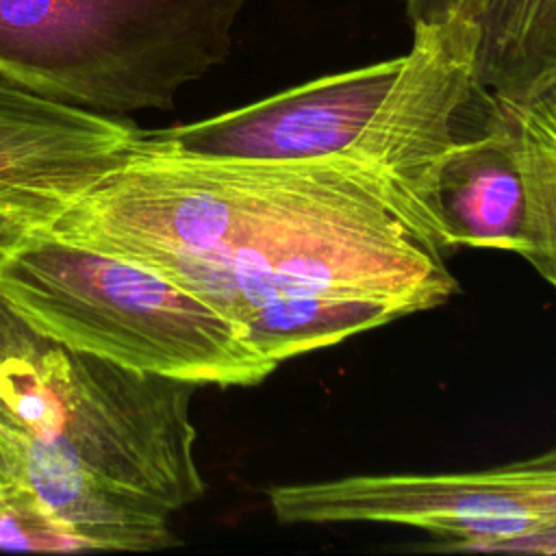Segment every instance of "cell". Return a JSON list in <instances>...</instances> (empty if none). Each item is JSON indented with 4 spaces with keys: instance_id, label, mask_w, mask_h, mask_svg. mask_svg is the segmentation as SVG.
Segmentation results:
<instances>
[{
    "instance_id": "6da1fadb",
    "label": "cell",
    "mask_w": 556,
    "mask_h": 556,
    "mask_svg": "<svg viewBox=\"0 0 556 556\" xmlns=\"http://www.w3.org/2000/svg\"><path fill=\"white\" fill-rule=\"evenodd\" d=\"M37 232L141 265L237 328L287 293L428 311L458 282L387 195L330 161L211 159L141 130L119 165Z\"/></svg>"
},
{
    "instance_id": "7a4b0ae2",
    "label": "cell",
    "mask_w": 556,
    "mask_h": 556,
    "mask_svg": "<svg viewBox=\"0 0 556 556\" xmlns=\"http://www.w3.org/2000/svg\"><path fill=\"white\" fill-rule=\"evenodd\" d=\"M195 389L70 348L0 298V443L78 552L176 543L174 515L206 489Z\"/></svg>"
},
{
    "instance_id": "3957f363",
    "label": "cell",
    "mask_w": 556,
    "mask_h": 556,
    "mask_svg": "<svg viewBox=\"0 0 556 556\" xmlns=\"http://www.w3.org/2000/svg\"><path fill=\"white\" fill-rule=\"evenodd\" d=\"M473 54L476 35L460 17L417 24L402 56L156 132L195 156L341 163L367 176L408 228L445 256L454 245L437 182L445 156L467 135L465 113L484 93Z\"/></svg>"
},
{
    "instance_id": "277c9868",
    "label": "cell",
    "mask_w": 556,
    "mask_h": 556,
    "mask_svg": "<svg viewBox=\"0 0 556 556\" xmlns=\"http://www.w3.org/2000/svg\"><path fill=\"white\" fill-rule=\"evenodd\" d=\"M0 298L70 348L195 387H254L278 367L167 278L37 230L0 254Z\"/></svg>"
},
{
    "instance_id": "5b68a950",
    "label": "cell",
    "mask_w": 556,
    "mask_h": 556,
    "mask_svg": "<svg viewBox=\"0 0 556 556\" xmlns=\"http://www.w3.org/2000/svg\"><path fill=\"white\" fill-rule=\"evenodd\" d=\"M248 2L0 0V74L100 115L165 111L226 61Z\"/></svg>"
},
{
    "instance_id": "8992f818",
    "label": "cell",
    "mask_w": 556,
    "mask_h": 556,
    "mask_svg": "<svg viewBox=\"0 0 556 556\" xmlns=\"http://www.w3.org/2000/svg\"><path fill=\"white\" fill-rule=\"evenodd\" d=\"M280 523H389L430 532L439 549L486 552L556 526V445L517 463L439 473H358L278 484Z\"/></svg>"
},
{
    "instance_id": "52a82bcc",
    "label": "cell",
    "mask_w": 556,
    "mask_h": 556,
    "mask_svg": "<svg viewBox=\"0 0 556 556\" xmlns=\"http://www.w3.org/2000/svg\"><path fill=\"white\" fill-rule=\"evenodd\" d=\"M139 132L128 117L48 100L0 74V252L119 165Z\"/></svg>"
},
{
    "instance_id": "ba28073f",
    "label": "cell",
    "mask_w": 556,
    "mask_h": 556,
    "mask_svg": "<svg viewBox=\"0 0 556 556\" xmlns=\"http://www.w3.org/2000/svg\"><path fill=\"white\" fill-rule=\"evenodd\" d=\"M413 26L460 17L476 35L473 76L504 106L556 89V0H406Z\"/></svg>"
},
{
    "instance_id": "9c48e42d",
    "label": "cell",
    "mask_w": 556,
    "mask_h": 556,
    "mask_svg": "<svg viewBox=\"0 0 556 556\" xmlns=\"http://www.w3.org/2000/svg\"><path fill=\"white\" fill-rule=\"evenodd\" d=\"M439 206L456 248L519 252L523 182L504 109L495 102L486 126L465 135L439 169Z\"/></svg>"
},
{
    "instance_id": "30bf717a",
    "label": "cell",
    "mask_w": 556,
    "mask_h": 556,
    "mask_svg": "<svg viewBox=\"0 0 556 556\" xmlns=\"http://www.w3.org/2000/svg\"><path fill=\"white\" fill-rule=\"evenodd\" d=\"M413 306L391 298L345 293H287L254 308L239 326L243 339L265 358H287L332 348L348 337L374 330Z\"/></svg>"
},
{
    "instance_id": "8fae6325",
    "label": "cell",
    "mask_w": 556,
    "mask_h": 556,
    "mask_svg": "<svg viewBox=\"0 0 556 556\" xmlns=\"http://www.w3.org/2000/svg\"><path fill=\"white\" fill-rule=\"evenodd\" d=\"M500 106L523 182V239L517 254L556 289V89L523 106Z\"/></svg>"
},
{
    "instance_id": "7c38bea8",
    "label": "cell",
    "mask_w": 556,
    "mask_h": 556,
    "mask_svg": "<svg viewBox=\"0 0 556 556\" xmlns=\"http://www.w3.org/2000/svg\"><path fill=\"white\" fill-rule=\"evenodd\" d=\"M0 549L78 552L20 482L0 502Z\"/></svg>"
},
{
    "instance_id": "4fadbf2b",
    "label": "cell",
    "mask_w": 556,
    "mask_h": 556,
    "mask_svg": "<svg viewBox=\"0 0 556 556\" xmlns=\"http://www.w3.org/2000/svg\"><path fill=\"white\" fill-rule=\"evenodd\" d=\"M486 552H513V554H556V526L543 528L523 536L500 541Z\"/></svg>"
},
{
    "instance_id": "5bb4252c",
    "label": "cell",
    "mask_w": 556,
    "mask_h": 556,
    "mask_svg": "<svg viewBox=\"0 0 556 556\" xmlns=\"http://www.w3.org/2000/svg\"><path fill=\"white\" fill-rule=\"evenodd\" d=\"M17 486V471L11 460V454L0 443V502Z\"/></svg>"
}]
</instances>
